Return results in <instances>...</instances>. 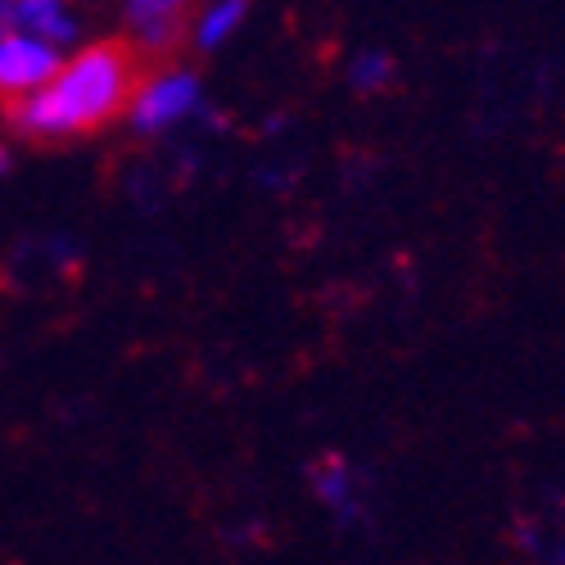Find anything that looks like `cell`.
Returning a JSON list of instances; mask_svg holds the SVG:
<instances>
[{
	"label": "cell",
	"instance_id": "obj_7",
	"mask_svg": "<svg viewBox=\"0 0 565 565\" xmlns=\"http://www.w3.org/2000/svg\"><path fill=\"white\" fill-rule=\"evenodd\" d=\"M394 73H398L394 55L375 51V45H362V51H353L349 64H344V82L358 90V96H381V90H390Z\"/></svg>",
	"mask_w": 565,
	"mask_h": 565
},
{
	"label": "cell",
	"instance_id": "obj_10",
	"mask_svg": "<svg viewBox=\"0 0 565 565\" xmlns=\"http://www.w3.org/2000/svg\"><path fill=\"white\" fill-rule=\"evenodd\" d=\"M0 6H6V0H0Z\"/></svg>",
	"mask_w": 565,
	"mask_h": 565
},
{
	"label": "cell",
	"instance_id": "obj_4",
	"mask_svg": "<svg viewBox=\"0 0 565 565\" xmlns=\"http://www.w3.org/2000/svg\"><path fill=\"white\" fill-rule=\"evenodd\" d=\"M60 51H51L45 41H32L23 32H6L0 28V100L6 105H23L28 96L55 77L60 68Z\"/></svg>",
	"mask_w": 565,
	"mask_h": 565
},
{
	"label": "cell",
	"instance_id": "obj_2",
	"mask_svg": "<svg viewBox=\"0 0 565 565\" xmlns=\"http://www.w3.org/2000/svg\"><path fill=\"white\" fill-rule=\"evenodd\" d=\"M209 109V90L204 77L185 64H154L146 73H136V86L127 96V127L146 140H163L181 131L185 122L204 118Z\"/></svg>",
	"mask_w": 565,
	"mask_h": 565
},
{
	"label": "cell",
	"instance_id": "obj_3",
	"mask_svg": "<svg viewBox=\"0 0 565 565\" xmlns=\"http://www.w3.org/2000/svg\"><path fill=\"white\" fill-rule=\"evenodd\" d=\"M0 28L45 41L60 55L77 51L86 41V23H82L77 0H6V6H0Z\"/></svg>",
	"mask_w": 565,
	"mask_h": 565
},
{
	"label": "cell",
	"instance_id": "obj_1",
	"mask_svg": "<svg viewBox=\"0 0 565 565\" xmlns=\"http://www.w3.org/2000/svg\"><path fill=\"white\" fill-rule=\"evenodd\" d=\"M136 73V55L122 41H82L36 96L10 105V127L28 140H73L100 131L127 114Z\"/></svg>",
	"mask_w": 565,
	"mask_h": 565
},
{
	"label": "cell",
	"instance_id": "obj_8",
	"mask_svg": "<svg viewBox=\"0 0 565 565\" xmlns=\"http://www.w3.org/2000/svg\"><path fill=\"white\" fill-rule=\"evenodd\" d=\"M312 484H317V493L326 498V502H349V489H353V470L340 461V457H321L317 466H312Z\"/></svg>",
	"mask_w": 565,
	"mask_h": 565
},
{
	"label": "cell",
	"instance_id": "obj_9",
	"mask_svg": "<svg viewBox=\"0 0 565 565\" xmlns=\"http://www.w3.org/2000/svg\"><path fill=\"white\" fill-rule=\"evenodd\" d=\"M14 168V150H10V140H0V177H6Z\"/></svg>",
	"mask_w": 565,
	"mask_h": 565
},
{
	"label": "cell",
	"instance_id": "obj_5",
	"mask_svg": "<svg viewBox=\"0 0 565 565\" xmlns=\"http://www.w3.org/2000/svg\"><path fill=\"white\" fill-rule=\"evenodd\" d=\"M195 0H122V32H127V51H146L163 55L177 36H185Z\"/></svg>",
	"mask_w": 565,
	"mask_h": 565
},
{
	"label": "cell",
	"instance_id": "obj_6",
	"mask_svg": "<svg viewBox=\"0 0 565 565\" xmlns=\"http://www.w3.org/2000/svg\"><path fill=\"white\" fill-rule=\"evenodd\" d=\"M245 23H249V0H200L191 10V23H185V41H191L195 51L213 55L241 36Z\"/></svg>",
	"mask_w": 565,
	"mask_h": 565
}]
</instances>
